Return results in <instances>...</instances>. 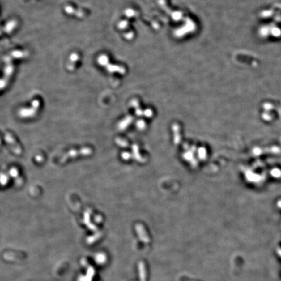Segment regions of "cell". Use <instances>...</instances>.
<instances>
[{
  "label": "cell",
  "mask_w": 281,
  "mask_h": 281,
  "mask_svg": "<svg viewBox=\"0 0 281 281\" xmlns=\"http://www.w3.org/2000/svg\"><path fill=\"white\" fill-rule=\"evenodd\" d=\"M79 55L78 53L76 52L72 53L69 56V59H68V62L66 66L67 69L70 72L74 70L75 67H76V65L77 63V62L79 61Z\"/></svg>",
  "instance_id": "1"
},
{
  "label": "cell",
  "mask_w": 281,
  "mask_h": 281,
  "mask_svg": "<svg viewBox=\"0 0 281 281\" xmlns=\"http://www.w3.org/2000/svg\"><path fill=\"white\" fill-rule=\"evenodd\" d=\"M14 71H15V67H14V65H12V62H7V63H6L5 66L4 68V70H3L4 76L3 77L8 79H10Z\"/></svg>",
  "instance_id": "5"
},
{
  "label": "cell",
  "mask_w": 281,
  "mask_h": 281,
  "mask_svg": "<svg viewBox=\"0 0 281 281\" xmlns=\"http://www.w3.org/2000/svg\"><path fill=\"white\" fill-rule=\"evenodd\" d=\"M17 25H18V22L16 20H9V22H7V23L5 25V26L3 28V33H5L7 34H9V33H12V31H13L15 29V28H16Z\"/></svg>",
  "instance_id": "4"
},
{
  "label": "cell",
  "mask_w": 281,
  "mask_h": 281,
  "mask_svg": "<svg viewBox=\"0 0 281 281\" xmlns=\"http://www.w3.org/2000/svg\"><path fill=\"white\" fill-rule=\"evenodd\" d=\"M3 33V28H2V29L0 28V35H1Z\"/></svg>",
  "instance_id": "8"
},
{
  "label": "cell",
  "mask_w": 281,
  "mask_h": 281,
  "mask_svg": "<svg viewBox=\"0 0 281 281\" xmlns=\"http://www.w3.org/2000/svg\"><path fill=\"white\" fill-rule=\"evenodd\" d=\"M98 62L100 65H104L107 62V57L105 55H101L98 58Z\"/></svg>",
  "instance_id": "7"
},
{
  "label": "cell",
  "mask_w": 281,
  "mask_h": 281,
  "mask_svg": "<svg viewBox=\"0 0 281 281\" xmlns=\"http://www.w3.org/2000/svg\"><path fill=\"white\" fill-rule=\"evenodd\" d=\"M29 55V52L28 51H25V50H14L10 53L9 54V57L12 59H24L28 57Z\"/></svg>",
  "instance_id": "3"
},
{
  "label": "cell",
  "mask_w": 281,
  "mask_h": 281,
  "mask_svg": "<svg viewBox=\"0 0 281 281\" xmlns=\"http://www.w3.org/2000/svg\"><path fill=\"white\" fill-rule=\"evenodd\" d=\"M65 11L68 15H75L78 18H83L85 16V12L82 10H78L70 5H66L64 8Z\"/></svg>",
  "instance_id": "2"
},
{
  "label": "cell",
  "mask_w": 281,
  "mask_h": 281,
  "mask_svg": "<svg viewBox=\"0 0 281 281\" xmlns=\"http://www.w3.org/2000/svg\"><path fill=\"white\" fill-rule=\"evenodd\" d=\"M9 82V79L5 78H0V90H2L4 88H5L7 85H8Z\"/></svg>",
  "instance_id": "6"
}]
</instances>
